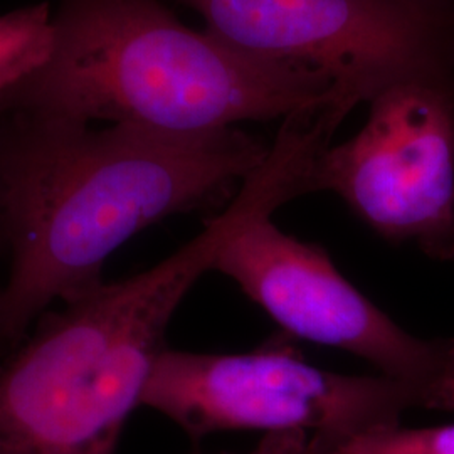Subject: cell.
Returning <instances> with one entry per match:
<instances>
[{"instance_id":"obj_1","label":"cell","mask_w":454,"mask_h":454,"mask_svg":"<svg viewBox=\"0 0 454 454\" xmlns=\"http://www.w3.org/2000/svg\"><path fill=\"white\" fill-rule=\"evenodd\" d=\"M270 145L239 129L176 133L131 123L0 114L9 354L56 301L103 283V264L159 221L232 197Z\"/></svg>"},{"instance_id":"obj_2","label":"cell","mask_w":454,"mask_h":454,"mask_svg":"<svg viewBox=\"0 0 454 454\" xmlns=\"http://www.w3.org/2000/svg\"><path fill=\"white\" fill-rule=\"evenodd\" d=\"M283 206L281 184L254 172L170 256L43 315L0 365V454H116L187 293L239 231Z\"/></svg>"},{"instance_id":"obj_3","label":"cell","mask_w":454,"mask_h":454,"mask_svg":"<svg viewBox=\"0 0 454 454\" xmlns=\"http://www.w3.org/2000/svg\"><path fill=\"white\" fill-rule=\"evenodd\" d=\"M322 103L324 74L192 31L160 0H58L48 59L9 112L202 133Z\"/></svg>"},{"instance_id":"obj_4","label":"cell","mask_w":454,"mask_h":454,"mask_svg":"<svg viewBox=\"0 0 454 454\" xmlns=\"http://www.w3.org/2000/svg\"><path fill=\"white\" fill-rule=\"evenodd\" d=\"M206 31L330 82L347 118L392 86L454 80V0H176Z\"/></svg>"},{"instance_id":"obj_5","label":"cell","mask_w":454,"mask_h":454,"mask_svg":"<svg viewBox=\"0 0 454 454\" xmlns=\"http://www.w3.org/2000/svg\"><path fill=\"white\" fill-rule=\"evenodd\" d=\"M142 406L160 412L195 442L224 431H303L313 454L399 426L424 409L412 390L384 375H347L286 350L199 354L163 348Z\"/></svg>"},{"instance_id":"obj_6","label":"cell","mask_w":454,"mask_h":454,"mask_svg":"<svg viewBox=\"0 0 454 454\" xmlns=\"http://www.w3.org/2000/svg\"><path fill=\"white\" fill-rule=\"evenodd\" d=\"M212 271L232 279L288 333L369 362L412 390L424 409L453 412L454 339L407 333L341 275L324 247L286 234L273 215L239 231Z\"/></svg>"},{"instance_id":"obj_7","label":"cell","mask_w":454,"mask_h":454,"mask_svg":"<svg viewBox=\"0 0 454 454\" xmlns=\"http://www.w3.org/2000/svg\"><path fill=\"white\" fill-rule=\"evenodd\" d=\"M309 194L332 192L390 244L454 261V80L403 82L315 160Z\"/></svg>"},{"instance_id":"obj_8","label":"cell","mask_w":454,"mask_h":454,"mask_svg":"<svg viewBox=\"0 0 454 454\" xmlns=\"http://www.w3.org/2000/svg\"><path fill=\"white\" fill-rule=\"evenodd\" d=\"M52 44L48 2L0 14V114H7L19 90L46 63Z\"/></svg>"},{"instance_id":"obj_9","label":"cell","mask_w":454,"mask_h":454,"mask_svg":"<svg viewBox=\"0 0 454 454\" xmlns=\"http://www.w3.org/2000/svg\"><path fill=\"white\" fill-rule=\"evenodd\" d=\"M317 454H454V424L394 426L330 446Z\"/></svg>"},{"instance_id":"obj_10","label":"cell","mask_w":454,"mask_h":454,"mask_svg":"<svg viewBox=\"0 0 454 454\" xmlns=\"http://www.w3.org/2000/svg\"><path fill=\"white\" fill-rule=\"evenodd\" d=\"M246 454H313L311 438L303 431L268 433Z\"/></svg>"},{"instance_id":"obj_11","label":"cell","mask_w":454,"mask_h":454,"mask_svg":"<svg viewBox=\"0 0 454 454\" xmlns=\"http://www.w3.org/2000/svg\"><path fill=\"white\" fill-rule=\"evenodd\" d=\"M7 251V244H5V229H4V217H2V207H0V256L5 254ZM0 290H2V285H0ZM9 356V350L5 347V343L2 340V335H0V365L4 364V360Z\"/></svg>"}]
</instances>
